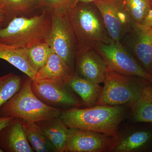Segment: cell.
Masks as SVG:
<instances>
[{
	"label": "cell",
	"instance_id": "30",
	"mask_svg": "<svg viewBox=\"0 0 152 152\" xmlns=\"http://www.w3.org/2000/svg\"><path fill=\"white\" fill-rule=\"evenodd\" d=\"M4 152V151H3V150L2 149V148L1 147V146H0V152Z\"/></svg>",
	"mask_w": 152,
	"mask_h": 152
},
{
	"label": "cell",
	"instance_id": "28",
	"mask_svg": "<svg viewBox=\"0 0 152 152\" xmlns=\"http://www.w3.org/2000/svg\"><path fill=\"white\" fill-rule=\"evenodd\" d=\"M7 20V14L3 6L0 4V23H3Z\"/></svg>",
	"mask_w": 152,
	"mask_h": 152
},
{
	"label": "cell",
	"instance_id": "27",
	"mask_svg": "<svg viewBox=\"0 0 152 152\" xmlns=\"http://www.w3.org/2000/svg\"><path fill=\"white\" fill-rule=\"evenodd\" d=\"M141 24L150 27L152 28V9Z\"/></svg>",
	"mask_w": 152,
	"mask_h": 152
},
{
	"label": "cell",
	"instance_id": "20",
	"mask_svg": "<svg viewBox=\"0 0 152 152\" xmlns=\"http://www.w3.org/2000/svg\"><path fill=\"white\" fill-rule=\"evenodd\" d=\"M22 121L28 141L34 151L56 152L54 147L36 123Z\"/></svg>",
	"mask_w": 152,
	"mask_h": 152
},
{
	"label": "cell",
	"instance_id": "19",
	"mask_svg": "<svg viewBox=\"0 0 152 152\" xmlns=\"http://www.w3.org/2000/svg\"><path fill=\"white\" fill-rule=\"evenodd\" d=\"M133 124L152 123V83L144 88L138 99L129 106Z\"/></svg>",
	"mask_w": 152,
	"mask_h": 152
},
{
	"label": "cell",
	"instance_id": "23",
	"mask_svg": "<svg viewBox=\"0 0 152 152\" xmlns=\"http://www.w3.org/2000/svg\"><path fill=\"white\" fill-rule=\"evenodd\" d=\"M22 83L21 77L13 73L0 77V109L18 91Z\"/></svg>",
	"mask_w": 152,
	"mask_h": 152
},
{
	"label": "cell",
	"instance_id": "31",
	"mask_svg": "<svg viewBox=\"0 0 152 152\" xmlns=\"http://www.w3.org/2000/svg\"><path fill=\"white\" fill-rule=\"evenodd\" d=\"M3 24H4L3 23H0V28H1L2 27Z\"/></svg>",
	"mask_w": 152,
	"mask_h": 152
},
{
	"label": "cell",
	"instance_id": "29",
	"mask_svg": "<svg viewBox=\"0 0 152 152\" xmlns=\"http://www.w3.org/2000/svg\"><path fill=\"white\" fill-rule=\"evenodd\" d=\"M98 1H100V0H72L71 7L75 6L78 3H92Z\"/></svg>",
	"mask_w": 152,
	"mask_h": 152
},
{
	"label": "cell",
	"instance_id": "4",
	"mask_svg": "<svg viewBox=\"0 0 152 152\" xmlns=\"http://www.w3.org/2000/svg\"><path fill=\"white\" fill-rule=\"evenodd\" d=\"M32 80H27L18 91L0 109L1 117H12L29 123L60 117L63 110L46 104L36 96Z\"/></svg>",
	"mask_w": 152,
	"mask_h": 152
},
{
	"label": "cell",
	"instance_id": "6",
	"mask_svg": "<svg viewBox=\"0 0 152 152\" xmlns=\"http://www.w3.org/2000/svg\"><path fill=\"white\" fill-rule=\"evenodd\" d=\"M51 28L48 43L75 72L77 43L67 13L51 12Z\"/></svg>",
	"mask_w": 152,
	"mask_h": 152
},
{
	"label": "cell",
	"instance_id": "12",
	"mask_svg": "<svg viewBox=\"0 0 152 152\" xmlns=\"http://www.w3.org/2000/svg\"><path fill=\"white\" fill-rule=\"evenodd\" d=\"M135 124L118 134L112 152H152V123Z\"/></svg>",
	"mask_w": 152,
	"mask_h": 152
},
{
	"label": "cell",
	"instance_id": "26",
	"mask_svg": "<svg viewBox=\"0 0 152 152\" xmlns=\"http://www.w3.org/2000/svg\"><path fill=\"white\" fill-rule=\"evenodd\" d=\"M15 118L12 117H0V132L7 126H8L11 121Z\"/></svg>",
	"mask_w": 152,
	"mask_h": 152
},
{
	"label": "cell",
	"instance_id": "22",
	"mask_svg": "<svg viewBox=\"0 0 152 152\" xmlns=\"http://www.w3.org/2000/svg\"><path fill=\"white\" fill-rule=\"evenodd\" d=\"M53 52L47 42L36 44L27 49L30 65L36 72L45 65Z\"/></svg>",
	"mask_w": 152,
	"mask_h": 152
},
{
	"label": "cell",
	"instance_id": "1",
	"mask_svg": "<svg viewBox=\"0 0 152 152\" xmlns=\"http://www.w3.org/2000/svg\"><path fill=\"white\" fill-rule=\"evenodd\" d=\"M129 105H96L63 110L60 118L69 128L103 133L118 137V129L124 120Z\"/></svg>",
	"mask_w": 152,
	"mask_h": 152
},
{
	"label": "cell",
	"instance_id": "24",
	"mask_svg": "<svg viewBox=\"0 0 152 152\" xmlns=\"http://www.w3.org/2000/svg\"><path fill=\"white\" fill-rule=\"evenodd\" d=\"M133 21L141 24L152 9L151 0H124Z\"/></svg>",
	"mask_w": 152,
	"mask_h": 152
},
{
	"label": "cell",
	"instance_id": "15",
	"mask_svg": "<svg viewBox=\"0 0 152 152\" xmlns=\"http://www.w3.org/2000/svg\"><path fill=\"white\" fill-rule=\"evenodd\" d=\"M66 84L78 95L83 104L87 107L96 106L103 87L86 80L74 73L66 80Z\"/></svg>",
	"mask_w": 152,
	"mask_h": 152
},
{
	"label": "cell",
	"instance_id": "21",
	"mask_svg": "<svg viewBox=\"0 0 152 152\" xmlns=\"http://www.w3.org/2000/svg\"><path fill=\"white\" fill-rule=\"evenodd\" d=\"M7 14V19L21 16L30 13L38 7L43 6L41 0H1Z\"/></svg>",
	"mask_w": 152,
	"mask_h": 152
},
{
	"label": "cell",
	"instance_id": "2",
	"mask_svg": "<svg viewBox=\"0 0 152 152\" xmlns=\"http://www.w3.org/2000/svg\"><path fill=\"white\" fill-rule=\"evenodd\" d=\"M67 14L77 39L78 53L113 41L102 15L94 3H77L71 7Z\"/></svg>",
	"mask_w": 152,
	"mask_h": 152
},
{
	"label": "cell",
	"instance_id": "25",
	"mask_svg": "<svg viewBox=\"0 0 152 152\" xmlns=\"http://www.w3.org/2000/svg\"><path fill=\"white\" fill-rule=\"evenodd\" d=\"M72 0H41L43 6L51 12L67 13L72 6Z\"/></svg>",
	"mask_w": 152,
	"mask_h": 152
},
{
	"label": "cell",
	"instance_id": "14",
	"mask_svg": "<svg viewBox=\"0 0 152 152\" xmlns=\"http://www.w3.org/2000/svg\"><path fill=\"white\" fill-rule=\"evenodd\" d=\"M2 131V145L7 151L34 152L27 138L22 120L14 118Z\"/></svg>",
	"mask_w": 152,
	"mask_h": 152
},
{
	"label": "cell",
	"instance_id": "11",
	"mask_svg": "<svg viewBox=\"0 0 152 152\" xmlns=\"http://www.w3.org/2000/svg\"><path fill=\"white\" fill-rule=\"evenodd\" d=\"M118 137L103 133L69 128L65 152H112L117 143Z\"/></svg>",
	"mask_w": 152,
	"mask_h": 152
},
{
	"label": "cell",
	"instance_id": "8",
	"mask_svg": "<svg viewBox=\"0 0 152 152\" xmlns=\"http://www.w3.org/2000/svg\"><path fill=\"white\" fill-rule=\"evenodd\" d=\"M32 89L43 102L56 108L65 109L80 107L81 100L61 80H45L31 82Z\"/></svg>",
	"mask_w": 152,
	"mask_h": 152
},
{
	"label": "cell",
	"instance_id": "13",
	"mask_svg": "<svg viewBox=\"0 0 152 152\" xmlns=\"http://www.w3.org/2000/svg\"><path fill=\"white\" fill-rule=\"evenodd\" d=\"M75 69L77 75L97 84L104 83L109 72L105 62L95 49L78 53Z\"/></svg>",
	"mask_w": 152,
	"mask_h": 152
},
{
	"label": "cell",
	"instance_id": "18",
	"mask_svg": "<svg viewBox=\"0 0 152 152\" xmlns=\"http://www.w3.org/2000/svg\"><path fill=\"white\" fill-rule=\"evenodd\" d=\"M0 59L7 61L34 80L37 72L29 63L27 49L0 43Z\"/></svg>",
	"mask_w": 152,
	"mask_h": 152
},
{
	"label": "cell",
	"instance_id": "3",
	"mask_svg": "<svg viewBox=\"0 0 152 152\" xmlns=\"http://www.w3.org/2000/svg\"><path fill=\"white\" fill-rule=\"evenodd\" d=\"M51 23V12L48 9L30 18L14 17L6 27L0 28V43L27 49L48 43Z\"/></svg>",
	"mask_w": 152,
	"mask_h": 152
},
{
	"label": "cell",
	"instance_id": "7",
	"mask_svg": "<svg viewBox=\"0 0 152 152\" xmlns=\"http://www.w3.org/2000/svg\"><path fill=\"white\" fill-rule=\"evenodd\" d=\"M95 50L105 62L109 70L125 75L146 79L152 83V76L142 67L135 57L121 42L101 43Z\"/></svg>",
	"mask_w": 152,
	"mask_h": 152
},
{
	"label": "cell",
	"instance_id": "34",
	"mask_svg": "<svg viewBox=\"0 0 152 152\" xmlns=\"http://www.w3.org/2000/svg\"></svg>",
	"mask_w": 152,
	"mask_h": 152
},
{
	"label": "cell",
	"instance_id": "33",
	"mask_svg": "<svg viewBox=\"0 0 152 152\" xmlns=\"http://www.w3.org/2000/svg\"><path fill=\"white\" fill-rule=\"evenodd\" d=\"M151 2H152V0H151Z\"/></svg>",
	"mask_w": 152,
	"mask_h": 152
},
{
	"label": "cell",
	"instance_id": "5",
	"mask_svg": "<svg viewBox=\"0 0 152 152\" xmlns=\"http://www.w3.org/2000/svg\"><path fill=\"white\" fill-rule=\"evenodd\" d=\"M150 82L146 79L109 70L96 105L130 106L138 99Z\"/></svg>",
	"mask_w": 152,
	"mask_h": 152
},
{
	"label": "cell",
	"instance_id": "17",
	"mask_svg": "<svg viewBox=\"0 0 152 152\" xmlns=\"http://www.w3.org/2000/svg\"><path fill=\"white\" fill-rule=\"evenodd\" d=\"M64 60L53 51L45 65L37 72L34 80H61L66 82L74 73Z\"/></svg>",
	"mask_w": 152,
	"mask_h": 152
},
{
	"label": "cell",
	"instance_id": "9",
	"mask_svg": "<svg viewBox=\"0 0 152 152\" xmlns=\"http://www.w3.org/2000/svg\"><path fill=\"white\" fill-rule=\"evenodd\" d=\"M93 3L100 12L112 41L121 42L132 29L134 23L124 0H100Z\"/></svg>",
	"mask_w": 152,
	"mask_h": 152
},
{
	"label": "cell",
	"instance_id": "10",
	"mask_svg": "<svg viewBox=\"0 0 152 152\" xmlns=\"http://www.w3.org/2000/svg\"><path fill=\"white\" fill-rule=\"evenodd\" d=\"M121 42L145 70L152 75V28L134 22L132 29Z\"/></svg>",
	"mask_w": 152,
	"mask_h": 152
},
{
	"label": "cell",
	"instance_id": "32",
	"mask_svg": "<svg viewBox=\"0 0 152 152\" xmlns=\"http://www.w3.org/2000/svg\"><path fill=\"white\" fill-rule=\"evenodd\" d=\"M1 4V0H0V4Z\"/></svg>",
	"mask_w": 152,
	"mask_h": 152
},
{
	"label": "cell",
	"instance_id": "16",
	"mask_svg": "<svg viewBox=\"0 0 152 152\" xmlns=\"http://www.w3.org/2000/svg\"><path fill=\"white\" fill-rule=\"evenodd\" d=\"M49 139L56 152H64L69 136V128L60 117L36 122Z\"/></svg>",
	"mask_w": 152,
	"mask_h": 152
}]
</instances>
